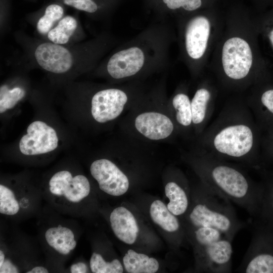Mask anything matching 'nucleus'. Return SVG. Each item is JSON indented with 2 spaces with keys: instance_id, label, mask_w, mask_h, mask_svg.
Segmentation results:
<instances>
[{
  "instance_id": "nucleus-1",
  "label": "nucleus",
  "mask_w": 273,
  "mask_h": 273,
  "mask_svg": "<svg viewBox=\"0 0 273 273\" xmlns=\"http://www.w3.org/2000/svg\"><path fill=\"white\" fill-rule=\"evenodd\" d=\"M203 184L215 193L244 209L256 218L263 194L262 181H254L241 168L210 154L200 160Z\"/></svg>"
},
{
  "instance_id": "nucleus-2",
  "label": "nucleus",
  "mask_w": 273,
  "mask_h": 273,
  "mask_svg": "<svg viewBox=\"0 0 273 273\" xmlns=\"http://www.w3.org/2000/svg\"><path fill=\"white\" fill-rule=\"evenodd\" d=\"M258 124L242 116L228 118L216 125L209 136V154L254 167L261 164L260 147L263 136Z\"/></svg>"
},
{
  "instance_id": "nucleus-3",
  "label": "nucleus",
  "mask_w": 273,
  "mask_h": 273,
  "mask_svg": "<svg viewBox=\"0 0 273 273\" xmlns=\"http://www.w3.org/2000/svg\"><path fill=\"white\" fill-rule=\"evenodd\" d=\"M196 200L188 214L192 227H211L233 241L246 226L237 216L231 201L215 193L203 184L196 194Z\"/></svg>"
},
{
  "instance_id": "nucleus-4",
  "label": "nucleus",
  "mask_w": 273,
  "mask_h": 273,
  "mask_svg": "<svg viewBox=\"0 0 273 273\" xmlns=\"http://www.w3.org/2000/svg\"><path fill=\"white\" fill-rule=\"evenodd\" d=\"M192 228L198 270L209 273L231 272L232 241L213 228Z\"/></svg>"
},
{
  "instance_id": "nucleus-5",
  "label": "nucleus",
  "mask_w": 273,
  "mask_h": 273,
  "mask_svg": "<svg viewBox=\"0 0 273 273\" xmlns=\"http://www.w3.org/2000/svg\"><path fill=\"white\" fill-rule=\"evenodd\" d=\"M236 270L273 273V223L256 218L250 243Z\"/></svg>"
},
{
  "instance_id": "nucleus-6",
  "label": "nucleus",
  "mask_w": 273,
  "mask_h": 273,
  "mask_svg": "<svg viewBox=\"0 0 273 273\" xmlns=\"http://www.w3.org/2000/svg\"><path fill=\"white\" fill-rule=\"evenodd\" d=\"M220 61L228 80L239 83L248 79L254 65V55L248 38L240 34L228 37L222 45Z\"/></svg>"
},
{
  "instance_id": "nucleus-7",
  "label": "nucleus",
  "mask_w": 273,
  "mask_h": 273,
  "mask_svg": "<svg viewBox=\"0 0 273 273\" xmlns=\"http://www.w3.org/2000/svg\"><path fill=\"white\" fill-rule=\"evenodd\" d=\"M214 19L208 15L196 16L188 23L185 32V46L189 56L194 60L201 59L210 48L214 34Z\"/></svg>"
},
{
  "instance_id": "nucleus-8",
  "label": "nucleus",
  "mask_w": 273,
  "mask_h": 273,
  "mask_svg": "<svg viewBox=\"0 0 273 273\" xmlns=\"http://www.w3.org/2000/svg\"><path fill=\"white\" fill-rule=\"evenodd\" d=\"M58 138L55 129L44 122L35 121L29 125L27 134L19 143L21 152L35 155L51 152L58 146Z\"/></svg>"
},
{
  "instance_id": "nucleus-9",
  "label": "nucleus",
  "mask_w": 273,
  "mask_h": 273,
  "mask_svg": "<svg viewBox=\"0 0 273 273\" xmlns=\"http://www.w3.org/2000/svg\"><path fill=\"white\" fill-rule=\"evenodd\" d=\"M93 177L98 181L99 188L114 196L125 194L129 188V181L125 174L111 161L102 159L95 161L90 167Z\"/></svg>"
},
{
  "instance_id": "nucleus-10",
  "label": "nucleus",
  "mask_w": 273,
  "mask_h": 273,
  "mask_svg": "<svg viewBox=\"0 0 273 273\" xmlns=\"http://www.w3.org/2000/svg\"><path fill=\"white\" fill-rule=\"evenodd\" d=\"M49 190L56 196H64L72 203H78L86 197L90 190L87 178L83 175L74 177L68 171L55 173L49 181Z\"/></svg>"
},
{
  "instance_id": "nucleus-11",
  "label": "nucleus",
  "mask_w": 273,
  "mask_h": 273,
  "mask_svg": "<svg viewBox=\"0 0 273 273\" xmlns=\"http://www.w3.org/2000/svg\"><path fill=\"white\" fill-rule=\"evenodd\" d=\"M127 101L126 94L118 89L110 88L97 92L92 100V114L100 123L117 118Z\"/></svg>"
},
{
  "instance_id": "nucleus-12",
  "label": "nucleus",
  "mask_w": 273,
  "mask_h": 273,
  "mask_svg": "<svg viewBox=\"0 0 273 273\" xmlns=\"http://www.w3.org/2000/svg\"><path fill=\"white\" fill-rule=\"evenodd\" d=\"M34 56L44 69L55 73H63L72 65V56L65 48L57 43L45 42L36 48Z\"/></svg>"
},
{
  "instance_id": "nucleus-13",
  "label": "nucleus",
  "mask_w": 273,
  "mask_h": 273,
  "mask_svg": "<svg viewBox=\"0 0 273 273\" xmlns=\"http://www.w3.org/2000/svg\"><path fill=\"white\" fill-rule=\"evenodd\" d=\"M144 55L137 47H132L113 55L107 64L109 74L114 78L120 79L134 75L144 63Z\"/></svg>"
},
{
  "instance_id": "nucleus-14",
  "label": "nucleus",
  "mask_w": 273,
  "mask_h": 273,
  "mask_svg": "<svg viewBox=\"0 0 273 273\" xmlns=\"http://www.w3.org/2000/svg\"><path fill=\"white\" fill-rule=\"evenodd\" d=\"M135 126L137 130L147 138L152 140L164 139L173 130V124L166 115L155 112L143 113L135 118Z\"/></svg>"
},
{
  "instance_id": "nucleus-15",
  "label": "nucleus",
  "mask_w": 273,
  "mask_h": 273,
  "mask_svg": "<svg viewBox=\"0 0 273 273\" xmlns=\"http://www.w3.org/2000/svg\"><path fill=\"white\" fill-rule=\"evenodd\" d=\"M110 221L111 228L118 239L127 244L134 243L139 229L129 210L124 207L116 208L110 214Z\"/></svg>"
},
{
  "instance_id": "nucleus-16",
  "label": "nucleus",
  "mask_w": 273,
  "mask_h": 273,
  "mask_svg": "<svg viewBox=\"0 0 273 273\" xmlns=\"http://www.w3.org/2000/svg\"><path fill=\"white\" fill-rule=\"evenodd\" d=\"M253 106L261 130L266 133L273 132V87L261 90L257 94Z\"/></svg>"
},
{
  "instance_id": "nucleus-17",
  "label": "nucleus",
  "mask_w": 273,
  "mask_h": 273,
  "mask_svg": "<svg viewBox=\"0 0 273 273\" xmlns=\"http://www.w3.org/2000/svg\"><path fill=\"white\" fill-rule=\"evenodd\" d=\"M125 270L129 273H154L159 268L158 261L146 254L129 249L123 258Z\"/></svg>"
},
{
  "instance_id": "nucleus-18",
  "label": "nucleus",
  "mask_w": 273,
  "mask_h": 273,
  "mask_svg": "<svg viewBox=\"0 0 273 273\" xmlns=\"http://www.w3.org/2000/svg\"><path fill=\"white\" fill-rule=\"evenodd\" d=\"M150 214L152 220L162 229L169 233H175L180 229L176 216L160 200H155L151 205Z\"/></svg>"
},
{
  "instance_id": "nucleus-19",
  "label": "nucleus",
  "mask_w": 273,
  "mask_h": 273,
  "mask_svg": "<svg viewBox=\"0 0 273 273\" xmlns=\"http://www.w3.org/2000/svg\"><path fill=\"white\" fill-rule=\"evenodd\" d=\"M166 196L169 199L167 208L174 215H184L189 206V196L180 185L174 181L168 183L165 188Z\"/></svg>"
},
{
  "instance_id": "nucleus-20",
  "label": "nucleus",
  "mask_w": 273,
  "mask_h": 273,
  "mask_svg": "<svg viewBox=\"0 0 273 273\" xmlns=\"http://www.w3.org/2000/svg\"><path fill=\"white\" fill-rule=\"evenodd\" d=\"M263 194L256 218L273 223V171L262 172Z\"/></svg>"
},
{
  "instance_id": "nucleus-21",
  "label": "nucleus",
  "mask_w": 273,
  "mask_h": 273,
  "mask_svg": "<svg viewBox=\"0 0 273 273\" xmlns=\"http://www.w3.org/2000/svg\"><path fill=\"white\" fill-rule=\"evenodd\" d=\"M211 100L212 94L209 89L202 87L196 92L191 101L194 124H200L205 120Z\"/></svg>"
},
{
  "instance_id": "nucleus-22",
  "label": "nucleus",
  "mask_w": 273,
  "mask_h": 273,
  "mask_svg": "<svg viewBox=\"0 0 273 273\" xmlns=\"http://www.w3.org/2000/svg\"><path fill=\"white\" fill-rule=\"evenodd\" d=\"M77 25L76 20L68 16L60 21L58 25L48 33V38L57 44L67 43L75 31Z\"/></svg>"
},
{
  "instance_id": "nucleus-23",
  "label": "nucleus",
  "mask_w": 273,
  "mask_h": 273,
  "mask_svg": "<svg viewBox=\"0 0 273 273\" xmlns=\"http://www.w3.org/2000/svg\"><path fill=\"white\" fill-rule=\"evenodd\" d=\"M173 106L176 111L177 121L183 126H189L192 122L191 101L188 96L180 93L175 95L172 100Z\"/></svg>"
},
{
  "instance_id": "nucleus-24",
  "label": "nucleus",
  "mask_w": 273,
  "mask_h": 273,
  "mask_svg": "<svg viewBox=\"0 0 273 273\" xmlns=\"http://www.w3.org/2000/svg\"><path fill=\"white\" fill-rule=\"evenodd\" d=\"M90 267L94 273H121L123 266L119 260L115 259L111 262L105 261L102 255L93 253L89 261Z\"/></svg>"
},
{
  "instance_id": "nucleus-25",
  "label": "nucleus",
  "mask_w": 273,
  "mask_h": 273,
  "mask_svg": "<svg viewBox=\"0 0 273 273\" xmlns=\"http://www.w3.org/2000/svg\"><path fill=\"white\" fill-rule=\"evenodd\" d=\"M24 90L20 87L9 89L6 85L0 88V113L13 108L25 96Z\"/></svg>"
},
{
  "instance_id": "nucleus-26",
  "label": "nucleus",
  "mask_w": 273,
  "mask_h": 273,
  "mask_svg": "<svg viewBox=\"0 0 273 273\" xmlns=\"http://www.w3.org/2000/svg\"><path fill=\"white\" fill-rule=\"evenodd\" d=\"M63 15V8L57 5H51L46 9L44 15L38 20L37 24L38 31L45 34L51 30L54 23L59 20Z\"/></svg>"
},
{
  "instance_id": "nucleus-27",
  "label": "nucleus",
  "mask_w": 273,
  "mask_h": 273,
  "mask_svg": "<svg viewBox=\"0 0 273 273\" xmlns=\"http://www.w3.org/2000/svg\"><path fill=\"white\" fill-rule=\"evenodd\" d=\"M19 204L15 199L14 193L9 188L0 185V212L1 214L13 215L19 210Z\"/></svg>"
},
{
  "instance_id": "nucleus-28",
  "label": "nucleus",
  "mask_w": 273,
  "mask_h": 273,
  "mask_svg": "<svg viewBox=\"0 0 273 273\" xmlns=\"http://www.w3.org/2000/svg\"><path fill=\"white\" fill-rule=\"evenodd\" d=\"M167 7L171 10L180 8L186 11H193L207 4L212 6L215 0H163Z\"/></svg>"
},
{
  "instance_id": "nucleus-29",
  "label": "nucleus",
  "mask_w": 273,
  "mask_h": 273,
  "mask_svg": "<svg viewBox=\"0 0 273 273\" xmlns=\"http://www.w3.org/2000/svg\"><path fill=\"white\" fill-rule=\"evenodd\" d=\"M261 164H267L273 167V132H267L262 138Z\"/></svg>"
},
{
  "instance_id": "nucleus-30",
  "label": "nucleus",
  "mask_w": 273,
  "mask_h": 273,
  "mask_svg": "<svg viewBox=\"0 0 273 273\" xmlns=\"http://www.w3.org/2000/svg\"><path fill=\"white\" fill-rule=\"evenodd\" d=\"M63 2L67 5L88 13H94L98 9L97 5L92 0H63Z\"/></svg>"
},
{
  "instance_id": "nucleus-31",
  "label": "nucleus",
  "mask_w": 273,
  "mask_h": 273,
  "mask_svg": "<svg viewBox=\"0 0 273 273\" xmlns=\"http://www.w3.org/2000/svg\"><path fill=\"white\" fill-rule=\"evenodd\" d=\"M19 270L16 266L13 264L9 260H5L3 265L0 266V272H18Z\"/></svg>"
},
{
  "instance_id": "nucleus-32",
  "label": "nucleus",
  "mask_w": 273,
  "mask_h": 273,
  "mask_svg": "<svg viewBox=\"0 0 273 273\" xmlns=\"http://www.w3.org/2000/svg\"><path fill=\"white\" fill-rule=\"evenodd\" d=\"M87 271V267L85 264L79 262L72 265L71 267V272L72 273H82Z\"/></svg>"
},
{
  "instance_id": "nucleus-33",
  "label": "nucleus",
  "mask_w": 273,
  "mask_h": 273,
  "mask_svg": "<svg viewBox=\"0 0 273 273\" xmlns=\"http://www.w3.org/2000/svg\"><path fill=\"white\" fill-rule=\"evenodd\" d=\"M48 270L41 266L34 267L31 270L27 271V273H48Z\"/></svg>"
},
{
  "instance_id": "nucleus-34",
  "label": "nucleus",
  "mask_w": 273,
  "mask_h": 273,
  "mask_svg": "<svg viewBox=\"0 0 273 273\" xmlns=\"http://www.w3.org/2000/svg\"><path fill=\"white\" fill-rule=\"evenodd\" d=\"M268 39L271 44L272 48H273V27L271 28L268 35Z\"/></svg>"
},
{
  "instance_id": "nucleus-35",
  "label": "nucleus",
  "mask_w": 273,
  "mask_h": 273,
  "mask_svg": "<svg viewBox=\"0 0 273 273\" xmlns=\"http://www.w3.org/2000/svg\"><path fill=\"white\" fill-rule=\"evenodd\" d=\"M5 260V255L3 251L1 250L0 251V266H1L4 263Z\"/></svg>"
},
{
  "instance_id": "nucleus-36",
  "label": "nucleus",
  "mask_w": 273,
  "mask_h": 273,
  "mask_svg": "<svg viewBox=\"0 0 273 273\" xmlns=\"http://www.w3.org/2000/svg\"><path fill=\"white\" fill-rule=\"evenodd\" d=\"M76 246V241L74 240L73 241H72L70 244L69 249L70 250H73Z\"/></svg>"
}]
</instances>
